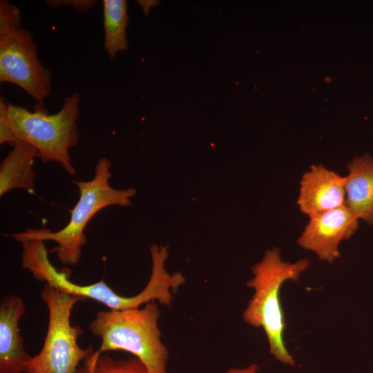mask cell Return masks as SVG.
<instances>
[{
	"mask_svg": "<svg viewBox=\"0 0 373 373\" xmlns=\"http://www.w3.org/2000/svg\"><path fill=\"white\" fill-rule=\"evenodd\" d=\"M112 162L101 157L94 169L92 180L73 182L79 189V198L71 211L68 223L61 229L52 232L48 229H30L32 233L44 241L57 243L55 248L59 261L66 265H77L82 257V248L86 243L84 233L91 218L101 209L109 206H130L131 198L137 191L134 188L116 189L110 184Z\"/></svg>",
	"mask_w": 373,
	"mask_h": 373,
	"instance_id": "obj_5",
	"label": "cell"
},
{
	"mask_svg": "<svg viewBox=\"0 0 373 373\" xmlns=\"http://www.w3.org/2000/svg\"><path fill=\"white\" fill-rule=\"evenodd\" d=\"M258 369H259L258 365H257L256 363H252L245 367L230 368L227 370L225 373H257Z\"/></svg>",
	"mask_w": 373,
	"mask_h": 373,
	"instance_id": "obj_17",
	"label": "cell"
},
{
	"mask_svg": "<svg viewBox=\"0 0 373 373\" xmlns=\"http://www.w3.org/2000/svg\"><path fill=\"white\" fill-rule=\"evenodd\" d=\"M52 73L38 57V46L26 29H13L0 36V82L14 84L39 104L52 88Z\"/></svg>",
	"mask_w": 373,
	"mask_h": 373,
	"instance_id": "obj_7",
	"label": "cell"
},
{
	"mask_svg": "<svg viewBox=\"0 0 373 373\" xmlns=\"http://www.w3.org/2000/svg\"><path fill=\"white\" fill-rule=\"evenodd\" d=\"M38 156L37 149L26 142L19 141L12 145L0 164L1 197L17 189L34 193L37 175L33 165Z\"/></svg>",
	"mask_w": 373,
	"mask_h": 373,
	"instance_id": "obj_12",
	"label": "cell"
},
{
	"mask_svg": "<svg viewBox=\"0 0 373 373\" xmlns=\"http://www.w3.org/2000/svg\"><path fill=\"white\" fill-rule=\"evenodd\" d=\"M104 48L111 59L127 50L126 28L129 22L125 0H103Z\"/></svg>",
	"mask_w": 373,
	"mask_h": 373,
	"instance_id": "obj_13",
	"label": "cell"
},
{
	"mask_svg": "<svg viewBox=\"0 0 373 373\" xmlns=\"http://www.w3.org/2000/svg\"><path fill=\"white\" fill-rule=\"evenodd\" d=\"M308 258L295 262L282 260L280 250H267L261 261L251 267L254 277L246 282L254 294L242 314L248 325L262 328L267 338L269 352L285 365L295 366L296 361L287 350L284 341L286 323L280 301V291L287 280L298 282L301 274L309 266Z\"/></svg>",
	"mask_w": 373,
	"mask_h": 373,
	"instance_id": "obj_3",
	"label": "cell"
},
{
	"mask_svg": "<svg viewBox=\"0 0 373 373\" xmlns=\"http://www.w3.org/2000/svg\"><path fill=\"white\" fill-rule=\"evenodd\" d=\"M344 177L323 164L312 165L300 181L297 204L309 218L345 204Z\"/></svg>",
	"mask_w": 373,
	"mask_h": 373,
	"instance_id": "obj_9",
	"label": "cell"
},
{
	"mask_svg": "<svg viewBox=\"0 0 373 373\" xmlns=\"http://www.w3.org/2000/svg\"><path fill=\"white\" fill-rule=\"evenodd\" d=\"M309 218L298 245L315 253L320 260L333 263L341 256L340 242L354 234L359 220L345 204Z\"/></svg>",
	"mask_w": 373,
	"mask_h": 373,
	"instance_id": "obj_8",
	"label": "cell"
},
{
	"mask_svg": "<svg viewBox=\"0 0 373 373\" xmlns=\"http://www.w3.org/2000/svg\"><path fill=\"white\" fill-rule=\"evenodd\" d=\"M50 8H60L64 6H71L79 11L86 12L93 8L97 1L95 0H48L46 1Z\"/></svg>",
	"mask_w": 373,
	"mask_h": 373,
	"instance_id": "obj_16",
	"label": "cell"
},
{
	"mask_svg": "<svg viewBox=\"0 0 373 373\" xmlns=\"http://www.w3.org/2000/svg\"><path fill=\"white\" fill-rule=\"evenodd\" d=\"M80 100L77 93L66 96L61 109L49 115L41 108L31 112L1 97L0 144L12 146L19 141L26 142L37 149L38 158L44 162H57L70 175H75L69 151L78 141Z\"/></svg>",
	"mask_w": 373,
	"mask_h": 373,
	"instance_id": "obj_2",
	"label": "cell"
},
{
	"mask_svg": "<svg viewBox=\"0 0 373 373\" xmlns=\"http://www.w3.org/2000/svg\"><path fill=\"white\" fill-rule=\"evenodd\" d=\"M345 205L358 220L373 225V157L366 153L347 165Z\"/></svg>",
	"mask_w": 373,
	"mask_h": 373,
	"instance_id": "obj_11",
	"label": "cell"
},
{
	"mask_svg": "<svg viewBox=\"0 0 373 373\" xmlns=\"http://www.w3.org/2000/svg\"><path fill=\"white\" fill-rule=\"evenodd\" d=\"M22 246L21 267L28 270L39 281H44L56 289L84 300H96L111 310L140 308L142 305L157 301L170 307L180 287L186 278L180 272L169 274L165 269L169 256L164 247L151 250L152 270L150 278L144 289L135 296H122L114 291L103 280L87 285H80L68 279L65 271H58L50 262L44 240L35 236L30 229L12 235Z\"/></svg>",
	"mask_w": 373,
	"mask_h": 373,
	"instance_id": "obj_1",
	"label": "cell"
},
{
	"mask_svg": "<svg viewBox=\"0 0 373 373\" xmlns=\"http://www.w3.org/2000/svg\"><path fill=\"white\" fill-rule=\"evenodd\" d=\"M160 316L156 301L142 308L97 312L89 325L92 334L101 338L95 354L126 351L137 358L148 373H167L169 351L161 341Z\"/></svg>",
	"mask_w": 373,
	"mask_h": 373,
	"instance_id": "obj_4",
	"label": "cell"
},
{
	"mask_svg": "<svg viewBox=\"0 0 373 373\" xmlns=\"http://www.w3.org/2000/svg\"><path fill=\"white\" fill-rule=\"evenodd\" d=\"M137 3L142 7L145 15H148L151 7L155 6L157 4V1H148V0L137 1Z\"/></svg>",
	"mask_w": 373,
	"mask_h": 373,
	"instance_id": "obj_18",
	"label": "cell"
},
{
	"mask_svg": "<svg viewBox=\"0 0 373 373\" xmlns=\"http://www.w3.org/2000/svg\"><path fill=\"white\" fill-rule=\"evenodd\" d=\"M41 296L48 309V329L41 351L26 363L25 373H77L80 362L93 351L92 345L86 349L78 345L83 330L70 324L73 307L85 300L48 284L41 289Z\"/></svg>",
	"mask_w": 373,
	"mask_h": 373,
	"instance_id": "obj_6",
	"label": "cell"
},
{
	"mask_svg": "<svg viewBox=\"0 0 373 373\" xmlns=\"http://www.w3.org/2000/svg\"><path fill=\"white\" fill-rule=\"evenodd\" d=\"M77 373H148L136 357L115 359L106 354H97L93 350L82 361Z\"/></svg>",
	"mask_w": 373,
	"mask_h": 373,
	"instance_id": "obj_14",
	"label": "cell"
},
{
	"mask_svg": "<svg viewBox=\"0 0 373 373\" xmlns=\"http://www.w3.org/2000/svg\"><path fill=\"white\" fill-rule=\"evenodd\" d=\"M20 10L6 0L0 1V36L21 27Z\"/></svg>",
	"mask_w": 373,
	"mask_h": 373,
	"instance_id": "obj_15",
	"label": "cell"
},
{
	"mask_svg": "<svg viewBox=\"0 0 373 373\" xmlns=\"http://www.w3.org/2000/svg\"><path fill=\"white\" fill-rule=\"evenodd\" d=\"M26 313L23 300L8 296L0 304V373H25L31 357L26 352L19 322Z\"/></svg>",
	"mask_w": 373,
	"mask_h": 373,
	"instance_id": "obj_10",
	"label": "cell"
}]
</instances>
